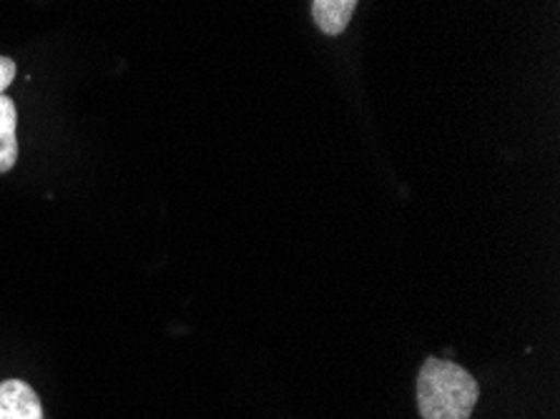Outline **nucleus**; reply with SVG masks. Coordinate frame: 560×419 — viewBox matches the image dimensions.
Listing matches in <instances>:
<instances>
[{
  "instance_id": "f257e3e1",
  "label": "nucleus",
  "mask_w": 560,
  "mask_h": 419,
  "mask_svg": "<svg viewBox=\"0 0 560 419\" xmlns=\"http://www.w3.org/2000/svg\"><path fill=\"white\" fill-rule=\"evenodd\" d=\"M480 387L470 372L450 359L428 357L418 374V409L422 419H470Z\"/></svg>"
},
{
  "instance_id": "39448f33",
  "label": "nucleus",
  "mask_w": 560,
  "mask_h": 419,
  "mask_svg": "<svg viewBox=\"0 0 560 419\" xmlns=\"http://www.w3.org/2000/svg\"><path fill=\"white\" fill-rule=\"evenodd\" d=\"M15 73H19V68H15L13 58L0 56V96H3V91H8V85L15 81Z\"/></svg>"
},
{
  "instance_id": "20e7f679",
  "label": "nucleus",
  "mask_w": 560,
  "mask_h": 419,
  "mask_svg": "<svg viewBox=\"0 0 560 419\" xmlns=\"http://www.w3.org/2000/svg\"><path fill=\"white\" fill-rule=\"evenodd\" d=\"M19 110H15L13 98L5 93L0 96V174H8L19 161Z\"/></svg>"
},
{
  "instance_id": "f03ea898",
  "label": "nucleus",
  "mask_w": 560,
  "mask_h": 419,
  "mask_svg": "<svg viewBox=\"0 0 560 419\" xmlns=\"http://www.w3.org/2000/svg\"><path fill=\"white\" fill-rule=\"evenodd\" d=\"M0 419H44V407L31 384L23 380L0 382Z\"/></svg>"
},
{
  "instance_id": "7ed1b4c3",
  "label": "nucleus",
  "mask_w": 560,
  "mask_h": 419,
  "mask_svg": "<svg viewBox=\"0 0 560 419\" xmlns=\"http://www.w3.org/2000/svg\"><path fill=\"white\" fill-rule=\"evenodd\" d=\"M360 0H312V19L327 36H342Z\"/></svg>"
}]
</instances>
